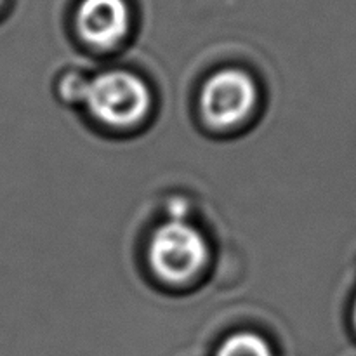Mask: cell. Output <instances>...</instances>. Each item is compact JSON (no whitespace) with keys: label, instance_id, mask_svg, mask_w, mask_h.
I'll return each instance as SVG.
<instances>
[{"label":"cell","instance_id":"7a4b0ae2","mask_svg":"<svg viewBox=\"0 0 356 356\" xmlns=\"http://www.w3.org/2000/svg\"><path fill=\"white\" fill-rule=\"evenodd\" d=\"M209 259L205 236L183 219H172L160 226L149 243L153 270L170 284H183L200 273Z\"/></svg>","mask_w":356,"mask_h":356},{"label":"cell","instance_id":"277c9868","mask_svg":"<svg viewBox=\"0 0 356 356\" xmlns=\"http://www.w3.org/2000/svg\"><path fill=\"white\" fill-rule=\"evenodd\" d=\"M76 26L87 44L113 47L127 33V3L125 0H83L76 13Z\"/></svg>","mask_w":356,"mask_h":356},{"label":"cell","instance_id":"6da1fadb","mask_svg":"<svg viewBox=\"0 0 356 356\" xmlns=\"http://www.w3.org/2000/svg\"><path fill=\"white\" fill-rule=\"evenodd\" d=\"M82 101L103 124L131 127L146 117L152 106V94L134 73L117 70L87 80Z\"/></svg>","mask_w":356,"mask_h":356},{"label":"cell","instance_id":"5b68a950","mask_svg":"<svg viewBox=\"0 0 356 356\" xmlns=\"http://www.w3.org/2000/svg\"><path fill=\"white\" fill-rule=\"evenodd\" d=\"M218 356H271V350L257 334L240 332L225 341Z\"/></svg>","mask_w":356,"mask_h":356},{"label":"cell","instance_id":"8992f818","mask_svg":"<svg viewBox=\"0 0 356 356\" xmlns=\"http://www.w3.org/2000/svg\"><path fill=\"white\" fill-rule=\"evenodd\" d=\"M87 80L80 79L76 75H70L63 80L61 83V92L68 97L70 101H82L83 99V90H86Z\"/></svg>","mask_w":356,"mask_h":356},{"label":"cell","instance_id":"52a82bcc","mask_svg":"<svg viewBox=\"0 0 356 356\" xmlns=\"http://www.w3.org/2000/svg\"><path fill=\"white\" fill-rule=\"evenodd\" d=\"M353 320H355V325H356V301H355V309H353Z\"/></svg>","mask_w":356,"mask_h":356},{"label":"cell","instance_id":"3957f363","mask_svg":"<svg viewBox=\"0 0 356 356\" xmlns=\"http://www.w3.org/2000/svg\"><path fill=\"white\" fill-rule=\"evenodd\" d=\"M252 79L240 70H222L205 82L200 108L205 120L218 129H229L245 120L256 103Z\"/></svg>","mask_w":356,"mask_h":356}]
</instances>
